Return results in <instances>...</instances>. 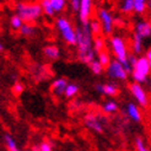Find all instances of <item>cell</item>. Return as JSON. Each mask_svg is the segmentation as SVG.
<instances>
[{
    "instance_id": "cell-1",
    "label": "cell",
    "mask_w": 151,
    "mask_h": 151,
    "mask_svg": "<svg viewBox=\"0 0 151 151\" xmlns=\"http://www.w3.org/2000/svg\"><path fill=\"white\" fill-rule=\"evenodd\" d=\"M93 38L95 36L90 28V22L76 27L78 58L80 62L85 64H91L96 59L97 53L93 49Z\"/></svg>"
},
{
    "instance_id": "cell-2",
    "label": "cell",
    "mask_w": 151,
    "mask_h": 151,
    "mask_svg": "<svg viewBox=\"0 0 151 151\" xmlns=\"http://www.w3.org/2000/svg\"><path fill=\"white\" fill-rule=\"evenodd\" d=\"M15 11L19 16L24 20V22L31 24L35 22L36 20H38L42 14V6L38 3H33V1H20L15 6Z\"/></svg>"
},
{
    "instance_id": "cell-3",
    "label": "cell",
    "mask_w": 151,
    "mask_h": 151,
    "mask_svg": "<svg viewBox=\"0 0 151 151\" xmlns=\"http://www.w3.org/2000/svg\"><path fill=\"white\" fill-rule=\"evenodd\" d=\"M109 46H111V49L113 52V54L117 58V60H119L122 63L125 69L132 73L133 68L129 63V54H128V50H127V46H125V42L122 37L119 36H113L111 37L109 40Z\"/></svg>"
},
{
    "instance_id": "cell-4",
    "label": "cell",
    "mask_w": 151,
    "mask_h": 151,
    "mask_svg": "<svg viewBox=\"0 0 151 151\" xmlns=\"http://www.w3.org/2000/svg\"><path fill=\"white\" fill-rule=\"evenodd\" d=\"M57 28L64 42L69 46H76V28H74L71 22L64 16H59L55 21Z\"/></svg>"
},
{
    "instance_id": "cell-5",
    "label": "cell",
    "mask_w": 151,
    "mask_h": 151,
    "mask_svg": "<svg viewBox=\"0 0 151 151\" xmlns=\"http://www.w3.org/2000/svg\"><path fill=\"white\" fill-rule=\"evenodd\" d=\"M150 75H151V65L149 60L146 59V57H139L132 70V78L134 82H139V84L146 82Z\"/></svg>"
},
{
    "instance_id": "cell-6",
    "label": "cell",
    "mask_w": 151,
    "mask_h": 151,
    "mask_svg": "<svg viewBox=\"0 0 151 151\" xmlns=\"http://www.w3.org/2000/svg\"><path fill=\"white\" fill-rule=\"evenodd\" d=\"M107 73H108V76L112 79H116V80H127L128 79V71L125 69V66L119 62V60H112L111 64L107 66Z\"/></svg>"
},
{
    "instance_id": "cell-7",
    "label": "cell",
    "mask_w": 151,
    "mask_h": 151,
    "mask_svg": "<svg viewBox=\"0 0 151 151\" xmlns=\"http://www.w3.org/2000/svg\"><path fill=\"white\" fill-rule=\"evenodd\" d=\"M99 20L102 25V31L104 35H111L113 31V27H114V17L112 16V14L107 10L102 7V9L99 10Z\"/></svg>"
},
{
    "instance_id": "cell-8",
    "label": "cell",
    "mask_w": 151,
    "mask_h": 151,
    "mask_svg": "<svg viewBox=\"0 0 151 151\" xmlns=\"http://www.w3.org/2000/svg\"><path fill=\"white\" fill-rule=\"evenodd\" d=\"M129 91L135 99V101H137L141 107H147L149 97H147L146 91L142 88L141 84H139V82H133V84L129 85Z\"/></svg>"
},
{
    "instance_id": "cell-9",
    "label": "cell",
    "mask_w": 151,
    "mask_h": 151,
    "mask_svg": "<svg viewBox=\"0 0 151 151\" xmlns=\"http://www.w3.org/2000/svg\"><path fill=\"white\" fill-rule=\"evenodd\" d=\"M85 125L88 128V129L93 130L95 133L97 134H102L103 130H104V127H103V118L100 117V116H96V114H92V113H90V114L85 116Z\"/></svg>"
},
{
    "instance_id": "cell-10",
    "label": "cell",
    "mask_w": 151,
    "mask_h": 151,
    "mask_svg": "<svg viewBox=\"0 0 151 151\" xmlns=\"http://www.w3.org/2000/svg\"><path fill=\"white\" fill-rule=\"evenodd\" d=\"M92 9H93V1L92 0H81V5H80V9H79V19L81 25L84 24H88L90 17H91V14H92Z\"/></svg>"
},
{
    "instance_id": "cell-11",
    "label": "cell",
    "mask_w": 151,
    "mask_h": 151,
    "mask_svg": "<svg viewBox=\"0 0 151 151\" xmlns=\"http://www.w3.org/2000/svg\"><path fill=\"white\" fill-rule=\"evenodd\" d=\"M135 33H138L142 40L151 37V22L150 21H139L135 25Z\"/></svg>"
},
{
    "instance_id": "cell-12",
    "label": "cell",
    "mask_w": 151,
    "mask_h": 151,
    "mask_svg": "<svg viewBox=\"0 0 151 151\" xmlns=\"http://www.w3.org/2000/svg\"><path fill=\"white\" fill-rule=\"evenodd\" d=\"M68 86V82L64 78H58L55 79L54 81L52 82V85H50V91L52 93H54L57 96H62L64 95L65 92V88Z\"/></svg>"
},
{
    "instance_id": "cell-13",
    "label": "cell",
    "mask_w": 151,
    "mask_h": 151,
    "mask_svg": "<svg viewBox=\"0 0 151 151\" xmlns=\"http://www.w3.org/2000/svg\"><path fill=\"white\" fill-rule=\"evenodd\" d=\"M127 116L129 117V119H132L133 122L135 123H139L141 122V113H140V109L137 104H135L134 102H129L127 104Z\"/></svg>"
},
{
    "instance_id": "cell-14",
    "label": "cell",
    "mask_w": 151,
    "mask_h": 151,
    "mask_svg": "<svg viewBox=\"0 0 151 151\" xmlns=\"http://www.w3.org/2000/svg\"><path fill=\"white\" fill-rule=\"evenodd\" d=\"M43 54L48 59L55 60L60 55V50H59V48L57 46H54V44H49V46H46L43 48Z\"/></svg>"
},
{
    "instance_id": "cell-15",
    "label": "cell",
    "mask_w": 151,
    "mask_h": 151,
    "mask_svg": "<svg viewBox=\"0 0 151 151\" xmlns=\"http://www.w3.org/2000/svg\"><path fill=\"white\" fill-rule=\"evenodd\" d=\"M4 144L7 151H21L20 147L17 146V142L9 133L4 134Z\"/></svg>"
},
{
    "instance_id": "cell-16",
    "label": "cell",
    "mask_w": 151,
    "mask_h": 151,
    "mask_svg": "<svg viewBox=\"0 0 151 151\" xmlns=\"http://www.w3.org/2000/svg\"><path fill=\"white\" fill-rule=\"evenodd\" d=\"M132 49L134 54H139L142 49V38L138 35L135 33L133 35V41H132Z\"/></svg>"
},
{
    "instance_id": "cell-17",
    "label": "cell",
    "mask_w": 151,
    "mask_h": 151,
    "mask_svg": "<svg viewBox=\"0 0 151 151\" xmlns=\"http://www.w3.org/2000/svg\"><path fill=\"white\" fill-rule=\"evenodd\" d=\"M102 111H103V113H106V114H113V113H116L118 111V104L112 100L107 101V102L103 103Z\"/></svg>"
},
{
    "instance_id": "cell-18",
    "label": "cell",
    "mask_w": 151,
    "mask_h": 151,
    "mask_svg": "<svg viewBox=\"0 0 151 151\" xmlns=\"http://www.w3.org/2000/svg\"><path fill=\"white\" fill-rule=\"evenodd\" d=\"M102 95L109 96V97H114V96L118 95V87L114 84H103Z\"/></svg>"
},
{
    "instance_id": "cell-19",
    "label": "cell",
    "mask_w": 151,
    "mask_h": 151,
    "mask_svg": "<svg viewBox=\"0 0 151 151\" xmlns=\"http://www.w3.org/2000/svg\"><path fill=\"white\" fill-rule=\"evenodd\" d=\"M24 20H22L17 14H15V15H12V16L10 17V26H11V28L12 29H21V27L24 26Z\"/></svg>"
},
{
    "instance_id": "cell-20",
    "label": "cell",
    "mask_w": 151,
    "mask_h": 151,
    "mask_svg": "<svg viewBox=\"0 0 151 151\" xmlns=\"http://www.w3.org/2000/svg\"><path fill=\"white\" fill-rule=\"evenodd\" d=\"M79 92V86L76 84H68L66 88H65V92H64V96L66 99H73L78 95Z\"/></svg>"
},
{
    "instance_id": "cell-21",
    "label": "cell",
    "mask_w": 151,
    "mask_h": 151,
    "mask_svg": "<svg viewBox=\"0 0 151 151\" xmlns=\"http://www.w3.org/2000/svg\"><path fill=\"white\" fill-rule=\"evenodd\" d=\"M40 4L42 6L43 14L46 15V16H53V15H54V10H53V6H52L50 0H41Z\"/></svg>"
},
{
    "instance_id": "cell-22",
    "label": "cell",
    "mask_w": 151,
    "mask_h": 151,
    "mask_svg": "<svg viewBox=\"0 0 151 151\" xmlns=\"http://www.w3.org/2000/svg\"><path fill=\"white\" fill-rule=\"evenodd\" d=\"M147 7V0H134V12L144 14Z\"/></svg>"
},
{
    "instance_id": "cell-23",
    "label": "cell",
    "mask_w": 151,
    "mask_h": 151,
    "mask_svg": "<svg viewBox=\"0 0 151 151\" xmlns=\"http://www.w3.org/2000/svg\"><path fill=\"white\" fill-rule=\"evenodd\" d=\"M35 32H36V28L31 24H27V22H25L24 26L20 29V33L24 37H32L35 35Z\"/></svg>"
},
{
    "instance_id": "cell-24",
    "label": "cell",
    "mask_w": 151,
    "mask_h": 151,
    "mask_svg": "<svg viewBox=\"0 0 151 151\" xmlns=\"http://www.w3.org/2000/svg\"><path fill=\"white\" fill-rule=\"evenodd\" d=\"M93 49L96 50L97 54L104 50V40H103V37L95 36V38H93Z\"/></svg>"
},
{
    "instance_id": "cell-25",
    "label": "cell",
    "mask_w": 151,
    "mask_h": 151,
    "mask_svg": "<svg viewBox=\"0 0 151 151\" xmlns=\"http://www.w3.org/2000/svg\"><path fill=\"white\" fill-rule=\"evenodd\" d=\"M88 65H90V69H91L92 74H95V75L102 74V71H103V69H104V66L101 64V62H100L99 59H95L93 62H92L91 64H88Z\"/></svg>"
},
{
    "instance_id": "cell-26",
    "label": "cell",
    "mask_w": 151,
    "mask_h": 151,
    "mask_svg": "<svg viewBox=\"0 0 151 151\" xmlns=\"http://www.w3.org/2000/svg\"><path fill=\"white\" fill-rule=\"evenodd\" d=\"M50 3L53 6V10H54V14H59L65 9L66 0H50Z\"/></svg>"
},
{
    "instance_id": "cell-27",
    "label": "cell",
    "mask_w": 151,
    "mask_h": 151,
    "mask_svg": "<svg viewBox=\"0 0 151 151\" xmlns=\"http://www.w3.org/2000/svg\"><path fill=\"white\" fill-rule=\"evenodd\" d=\"M90 28H91L93 36H100V33L103 32L102 31V25H101L100 20H91V21H90Z\"/></svg>"
},
{
    "instance_id": "cell-28",
    "label": "cell",
    "mask_w": 151,
    "mask_h": 151,
    "mask_svg": "<svg viewBox=\"0 0 151 151\" xmlns=\"http://www.w3.org/2000/svg\"><path fill=\"white\" fill-rule=\"evenodd\" d=\"M120 11L124 14H130L134 11V0H123L120 5Z\"/></svg>"
},
{
    "instance_id": "cell-29",
    "label": "cell",
    "mask_w": 151,
    "mask_h": 151,
    "mask_svg": "<svg viewBox=\"0 0 151 151\" xmlns=\"http://www.w3.org/2000/svg\"><path fill=\"white\" fill-rule=\"evenodd\" d=\"M32 151H53V145L50 141L44 140L40 145H35L32 147Z\"/></svg>"
},
{
    "instance_id": "cell-30",
    "label": "cell",
    "mask_w": 151,
    "mask_h": 151,
    "mask_svg": "<svg viewBox=\"0 0 151 151\" xmlns=\"http://www.w3.org/2000/svg\"><path fill=\"white\" fill-rule=\"evenodd\" d=\"M97 57H99V60L101 62V64L106 68V66H108L109 64H111V58H109V55H108V53L107 52H101V53H99V54H97Z\"/></svg>"
},
{
    "instance_id": "cell-31",
    "label": "cell",
    "mask_w": 151,
    "mask_h": 151,
    "mask_svg": "<svg viewBox=\"0 0 151 151\" xmlns=\"http://www.w3.org/2000/svg\"><path fill=\"white\" fill-rule=\"evenodd\" d=\"M135 147H137L138 151H146V150H149L146 147V145H145L144 140H142L141 138H139V137L135 139Z\"/></svg>"
},
{
    "instance_id": "cell-32",
    "label": "cell",
    "mask_w": 151,
    "mask_h": 151,
    "mask_svg": "<svg viewBox=\"0 0 151 151\" xmlns=\"http://www.w3.org/2000/svg\"><path fill=\"white\" fill-rule=\"evenodd\" d=\"M22 92H24V85L21 84V82H15V84L12 85V93L14 95H16V96H19V95H21Z\"/></svg>"
},
{
    "instance_id": "cell-33",
    "label": "cell",
    "mask_w": 151,
    "mask_h": 151,
    "mask_svg": "<svg viewBox=\"0 0 151 151\" xmlns=\"http://www.w3.org/2000/svg\"><path fill=\"white\" fill-rule=\"evenodd\" d=\"M80 5H81V0H70V7H71L73 11L79 12Z\"/></svg>"
},
{
    "instance_id": "cell-34",
    "label": "cell",
    "mask_w": 151,
    "mask_h": 151,
    "mask_svg": "<svg viewBox=\"0 0 151 151\" xmlns=\"http://www.w3.org/2000/svg\"><path fill=\"white\" fill-rule=\"evenodd\" d=\"M145 57H146V59L149 60V63H150V65H151V48H149V49H147Z\"/></svg>"
},
{
    "instance_id": "cell-35",
    "label": "cell",
    "mask_w": 151,
    "mask_h": 151,
    "mask_svg": "<svg viewBox=\"0 0 151 151\" xmlns=\"http://www.w3.org/2000/svg\"><path fill=\"white\" fill-rule=\"evenodd\" d=\"M147 7L151 10V0H147Z\"/></svg>"
},
{
    "instance_id": "cell-36",
    "label": "cell",
    "mask_w": 151,
    "mask_h": 151,
    "mask_svg": "<svg viewBox=\"0 0 151 151\" xmlns=\"http://www.w3.org/2000/svg\"><path fill=\"white\" fill-rule=\"evenodd\" d=\"M149 86H150V88H151V75H150V78H149Z\"/></svg>"
},
{
    "instance_id": "cell-37",
    "label": "cell",
    "mask_w": 151,
    "mask_h": 151,
    "mask_svg": "<svg viewBox=\"0 0 151 151\" xmlns=\"http://www.w3.org/2000/svg\"><path fill=\"white\" fill-rule=\"evenodd\" d=\"M146 151H150V150H146Z\"/></svg>"
}]
</instances>
